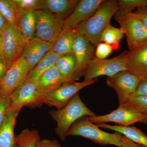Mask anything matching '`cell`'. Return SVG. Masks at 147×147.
I'll return each instance as SVG.
<instances>
[{
  "instance_id": "1",
  "label": "cell",
  "mask_w": 147,
  "mask_h": 147,
  "mask_svg": "<svg viewBox=\"0 0 147 147\" xmlns=\"http://www.w3.org/2000/svg\"><path fill=\"white\" fill-rule=\"evenodd\" d=\"M118 7L116 0L104 1L94 14L83 21L74 29L76 33L83 35L96 47L101 42L102 32L110 25L111 19Z\"/></svg>"
},
{
  "instance_id": "2",
  "label": "cell",
  "mask_w": 147,
  "mask_h": 147,
  "mask_svg": "<svg viewBox=\"0 0 147 147\" xmlns=\"http://www.w3.org/2000/svg\"><path fill=\"white\" fill-rule=\"evenodd\" d=\"M49 114L57 123L55 132L62 141L65 140L67 132L76 121L83 117L96 116L85 105L79 93L75 94L64 108L51 110Z\"/></svg>"
},
{
  "instance_id": "3",
  "label": "cell",
  "mask_w": 147,
  "mask_h": 147,
  "mask_svg": "<svg viewBox=\"0 0 147 147\" xmlns=\"http://www.w3.org/2000/svg\"><path fill=\"white\" fill-rule=\"evenodd\" d=\"M69 135L83 137L100 146L113 145L121 146L122 134L116 131L110 133L102 131L88 117H83L72 125L66 133V136Z\"/></svg>"
},
{
  "instance_id": "4",
  "label": "cell",
  "mask_w": 147,
  "mask_h": 147,
  "mask_svg": "<svg viewBox=\"0 0 147 147\" xmlns=\"http://www.w3.org/2000/svg\"><path fill=\"white\" fill-rule=\"evenodd\" d=\"M127 70L124 53L108 59L94 57L88 64L82 77L91 81L100 76H113L120 71Z\"/></svg>"
},
{
  "instance_id": "5",
  "label": "cell",
  "mask_w": 147,
  "mask_h": 147,
  "mask_svg": "<svg viewBox=\"0 0 147 147\" xmlns=\"http://www.w3.org/2000/svg\"><path fill=\"white\" fill-rule=\"evenodd\" d=\"M114 17L126 36L129 50L147 42V30L134 12Z\"/></svg>"
},
{
  "instance_id": "6",
  "label": "cell",
  "mask_w": 147,
  "mask_h": 147,
  "mask_svg": "<svg viewBox=\"0 0 147 147\" xmlns=\"http://www.w3.org/2000/svg\"><path fill=\"white\" fill-rule=\"evenodd\" d=\"M3 58L9 67L21 58L26 41L15 26L9 24L1 35Z\"/></svg>"
},
{
  "instance_id": "7",
  "label": "cell",
  "mask_w": 147,
  "mask_h": 147,
  "mask_svg": "<svg viewBox=\"0 0 147 147\" xmlns=\"http://www.w3.org/2000/svg\"><path fill=\"white\" fill-rule=\"evenodd\" d=\"M96 80L97 79H94L91 81L84 80L81 82H64L42 99L40 101L41 105L45 103L54 106L57 110L62 109L80 90L93 84Z\"/></svg>"
},
{
  "instance_id": "8",
  "label": "cell",
  "mask_w": 147,
  "mask_h": 147,
  "mask_svg": "<svg viewBox=\"0 0 147 147\" xmlns=\"http://www.w3.org/2000/svg\"><path fill=\"white\" fill-rule=\"evenodd\" d=\"M36 27L35 36L46 42L53 43L63 28V19L43 10L36 11Z\"/></svg>"
},
{
  "instance_id": "9",
  "label": "cell",
  "mask_w": 147,
  "mask_h": 147,
  "mask_svg": "<svg viewBox=\"0 0 147 147\" xmlns=\"http://www.w3.org/2000/svg\"><path fill=\"white\" fill-rule=\"evenodd\" d=\"M88 117L92 122L96 124L114 122L121 126H130L138 122L147 124L146 115L123 105L119 106L117 109L107 115Z\"/></svg>"
},
{
  "instance_id": "10",
  "label": "cell",
  "mask_w": 147,
  "mask_h": 147,
  "mask_svg": "<svg viewBox=\"0 0 147 147\" xmlns=\"http://www.w3.org/2000/svg\"><path fill=\"white\" fill-rule=\"evenodd\" d=\"M140 80L137 76L127 70H124L107 77V86L115 90L119 106L124 105L137 90Z\"/></svg>"
},
{
  "instance_id": "11",
  "label": "cell",
  "mask_w": 147,
  "mask_h": 147,
  "mask_svg": "<svg viewBox=\"0 0 147 147\" xmlns=\"http://www.w3.org/2000/svg\"><path fill=\"white\" fill-rule=\"evenodd\" d=\"M30 70L22 57L14 62L0 81L1 94L4 96H9L15 89L25 82Z\"/></svg>"
},
{
  "instance_id": "12",
  "label": "cell",
  "mask_w": 147,
  "mask_h": 147,
  "mask_svg": "<svg viewBox=\"0 0 147 147\" xmlns=\"http://www.w3.org/2000/svg\"><path fill=\"white\" fill-rule=\"evenodd\" d=\"M95 46L83 35L76 33L74 43L73 53L76 61L74 81L79 80L88 64L94 57Z\"/></svg>"
},
{
  "instance_id": "13",
  "label": "cell",
  "mask_w": 147,
  "mask_h": 147,
  "mask_svg": "<svg viewBox=\"0 0 147 147\" xmlns=\"http://www.w3.org/2000/svg\"><path fill=\"white\" fill-rule=\"evenodd\" d=\"M124 53L127 70L140 81L147 79V42Z\"/></svg>"
},
{
  "instance_id": "14",
  "label": "cell",
  "mask_w": 147,
  "mask_h": 147,
  "mask_svg": "<svg viewBox=\"0 0 147 147\" xmlns=\"http://www.w3.org/2000/svg\"><path fill=\"white\" fill-rule=\"evenodd\" d=\"M104 1H79L71 14L64 21L63 30H74L80 23L91 17Z\"/></svg>"
},
{
  "instance_id": "15",
  "label": "cell",
  "mask_w": 147,
  "mask_h": 147,
  "mask_svg": "<svg viewBox=\"0 0 147 147\" xmlns=\"http://www.w3.org/2000/svg\"><path fill=\"white\" fill-rule=\"evenodd\" d=\"M36 94V82L26 80L9 96L11 102L9 111L22 108L26 105L34 106Z\"/></svg>"
},
{
  "instance_id": "16",
  "label": "cell",
  "mask_w": 147,
  "mask_h": 147,
  "mask_svg": "<svg viewBox=\"0 0 147 147\" xmlns=\"http://www.w3.org/2000/svg\"><path fill=\"white\" fill-rule=\"evenodd\" d=\"M63 83L61 76L55 65L45 71L36 82L37 94L34 106L41 105V100Z\"/></svg>"
},
{
  "instance_id": "17",
  "label": "cell",
  "mask_w": 147,
  "mask_h": 147,
  "mask_svg": "<svg viewBox=\"0 0 147 147\" xmlns=\"http://www.w3.org/2000/svg\"><path fill=\"white\" fill-rule=\"evenodd\" d=\"M52 45L53 43L34 37L26 43L21 57L32 69L46 53L51 51Z\"/></svg>"
},
{
  "instance_id": "18",
  "label": "cell",
  "mask_w": 147,
  "mask_h": 147,
  "mask_svg": "<svg viewBox=\"0 0 147 147\" xmlns=\"http://www.w3.org/2000/svg\"><path fill=\"white\" fill-rule=\"evenodd\" d=\"M21 109L17 108L8 111L0 127V147H16L14 127L16 118Z\"/></svg>"
},
{
  "instance_id": "19",
  "label": "cell",
  "mask_w": 147,
  "mask_h": 147,
  "mask_svg": "<svg viewBox=\"0 0 147 147\" xmlns=\"http://www.w3.org/2000/svg\"><path fill=\"white\" fill-rule=\"evenodd\" d=\"M78 0H42L41 9L46 11L64 21L72 13Z\"/></svg>"
},
{
  "instance_id": "20",
  "label": "cell",
  "mask_w": 147,
  "mask_h": 147,
  "mask_svg": "<svg viewBox=\"0 0 147 147\" xmlns=\"http://www.w3.org/2000/svg\"><path fill=\"white\" fill-rule=\"evenodd\" d=\"M16 27L21 32L26 43L35 37L36 27V11L18 14Z\"/></svg>"
},
{
  "instance_id": "21",
  "label": "cell",
  "mask_w": 147,
  "mask_h": 147,
  "mask_svg": "<svg viewBox=\"0 0 147 147\" xmlns=\"http://www.w3.org/2000/svg\"><path fill=\"white\" fill-rule=\"evenodd\" d=\"M64 83L74 82L76 61L73 53L61 55L55 65Z\"/></svg>"
},
{
  "instance_id": "22",
  "label": "cell",
  "mask_w": 147,
  "mask_h": 147,
  "mask_svg": "<svg viewBox=\"0 0 147 147\" xmlns=\"http://www.w3.org/2000/svg\"><path fill=\"white\" fill-rule=\"evenodd\" d=\"M96 125L99 127L108 129L119 132L134 143L147 147V135L136 127L112 125L105 123L96 124Z\"/></svg>"
},
{
  "instance_id": "23",
  "label": "cell",
  "mask_w": 147,
  "mask_h": 147,
  "mask_svg": "<svg viewBox=\"0 0 147 147\" xmlns=\"http://www.w3.org/2000/svg\"><path fill=\"white\" fill-rule=\"evenodd\" d=\"M61 55L50 51L38 61L34 68L30 70L27 81L36 82L45 71L55 65Z\"/></svg>"
},
{
  "instance_id": "24",
  "label": "cell",
  "mask_w": 147,
  "mask_h": 147,
  "mask_svg": "<svg viewBox=\"0 0 147 147\" xmlns=\"http://www.w3.org/2000/svg\"><path fill=\"white\" fill-rule=\"evenodd\" d=\"M76 34L74 30H62L53 43L51 51L60 55L73 53Z\"/></svg>"
},
{
  "instance_id": "25",
  "label": "cell",
  "mask_w": 147,
  "mask_h": 147,
  "mask_svg": "<svg viewBox=\"0 0 147 147\" xmlns=\"http://www.w3.org/2000/svg\"><path fill=\"white\" fill-rule=\"evenodd\" d=\"M123 31L120 28L111 26H108L102 32L101 36V42H103L111 45L113 50H117L119 48L121 40L123 37Z\"/></svg>"
},
{
  "instance_id": "26",
  "label": "cell",
  "mask_w": 147,
  "mask_h": 147,
  "mask_svg": "<svg viewBox=\"0 0 147 147\" xmlns=\"http://www.w3.org/2000/svg\"><path fill=\"white\" fill-rule=\"evenodd\" d=\"M40 140L39 131L35 129H26L16 137V145L18 147H36Z\"/></svg>"
},
{
  "instance_id": "27",
  "label": "cell",
  "mask_w": 147,
  "mask_h": 147,
  "mask_svg": "<svg viewBox=\"0 0 147 147\" xmlns=\"http://www.w3.org/2000/svg\"><path fill=\"white\" fill-rule=\"evenodd\" d=\"M0 12L9 24L16 27L18 13L13 0H0Z\"/></svg>"
},
{
  "instance_id": "28",
  "label": "cell",
  "mask_w": 147,
  "mask_h": 147,
  "mask_svg": "<svg viewBox=\"0 0 147 147\" xmlns=\"http://www.w3.org/2000/svg\"><path fill=\"white\" fill-rule=\"evenodd\" d=\"M118 7L114 16H118L131 13L141 7H147V0H119Z\"/></svg>"
},
{
  "instance_id": "29",
  "label": "cell",
  "mask_w": 147,
  "mask_h": 147,
  "mask_svg": "<svg viewBox=\"0 0 147 147\" xmlns=\"http://www.w3.org/2000/svg\"><path fill=\"white\" fill-rule=\"evenodd\" d=\"M122 105L147 115V96H131Z\"/></svg>"
},
{
  "instance_id": "30",
  "label": "cell",
  "mask_w": 147,
  "mask_h": 147,
  "mask_svg": "<svg viewBox=\"0 0 147 147\" xmlns=\"http://www.w3.org/2000/svg\"><path fill=\"white\" fill-rule=\"evenodd\" d=\"M18 13L41 9L42 0H13Z\"/></svg>"
},
{
  "instance_id": "31",
  "label": "cell",
  "mask_w": 147,
  "mask_h": 147,
  "mask_svg": "<svg viewBox=\"0 0 147 147\" xmlns=\"http://www.w3.org/2000/svg\"><path fill=\"white\" fill-rule=\"evenodd\" d=\"M112 46L105 42H100L96 46L95 52V57L99 59H105L112 53Z\"/></svg>"
},
{
  "instance_id": "32",
  "label": "cell",
  "mask_w": 147,
  "mask_h": 147,
  "mask_svg": "<svg viewBox=\"0 0 147 147\" xmlns=\"http://www.w3.org/2000/svg\"><path fill=\"white\" fill-rule=\"evenodd\" d=\"M11 102L9 96H0V127L3 123L9 110Z\"/></svg>"
},
{
  "instance_id": "33",
  "label": "cell",
  "mask_w": 147,
  "mask_h": 147,
  "mask_svg": "<svg viewBox=\"0 0 147 147\" xmlns=\"http://www.w3.org/2000/svg\"><path fill=\"white\" fill-rule=\"evenodd\" d=\"M142 21L147 31V7H141L137 8L134 12Z\"/></svg>"
},
{
  "instance_id": "34",
  "label": "cell",
  "mask_w": 147,
  "mask_h": 147,
  "mask_svg": "<svg viewBox=\"0 0 147 147\" xmlns=\"http://www.w3.org/2000/svg\"><path fill=\"white\" fill-rule=\"evenodd\" d=\"M133 95L147 96V79L140 81Z\"/></svg>"
},
{
  "instance_id": "35",
  "label": "cell",
  "mask_w": 147,
  "mask_h": 147,
  "mask_svg": "<svg viewBox=\"0 0 147 147\" xmlns=\"http://www.w3.org/2000/svg\"><path fill=\"white\" fill-rule=\"evenodd\" d=\"M36 147H61L56 140L44 139L40 140L37 144Z\"/></svg>"
},
{
  "instance_id": "36",
  "label": "cell",
  "mask_w": 147,
  "mask_h": 147,
  "mask_svg": "<svg viewBox=\"0 0 147 147\" xmlns=\"http://www.w3.org/2000/svg\"><path fill=\"white\" fill-rule=\"evenodd\" d=\"M121 147H147L132 142L130 139L122 135L121 138Z\"/></svg>"
},
{
  "instance_id": "37",
  "label": "cell",
  "mask_w": 147,
  "mask_h": 147,
  "mask_svg": "<svg viewBox=\"0 0 147 147\" xmlns=\"http://www.w3.org/2000/svg\"><path fill=\"white\" fill-rule=\"evenodd\" d=\"M10 67L3 58H0V81L5 76Z\"/></svg>"
},
{
  "instance_id": "38",
  "label": "cell",
  "mask_w": 147,
  "mask_h": 147,
  "mask_svg": "<svg viewBox=\"0 0 147 147\" xmlns=\"http://www.w3.org/2000/svg\"><path fill=\"white\" fill-rule=\"evenodd\" d=\"M8 25L7 21L0 12V35H1Z\"/></svg>"
},
{
  "instance_id": "39",
  "label": "cell",
  "mask_w": 147,
  "mask_h": 147,
  "mask_svg": "<svg viewBox=\"0 0 147 147\" xmlns=\"http://www.w3.org/2000/svg\"><path fill=\"white\" fill-rule=\"evenodd\" d=\"M3 58L2 53V46L1 38L0 35V58Z\"/></svg>"
},
{
  "instance_id": "40",
  "label": "cell",
  "mask_w": 147,
  "mask_h": 147,
  "mask_svg": "<svg viewBox=\"0 0 147 147\" xmlns=\"http://www.w3.org/2000/svg\"><path fill=\"white\" fill-rule=\"evenodd\" d=\"M2 95H3L1 94V92H0V96H1Z\"/></svg>"
},
{
  "instance_id": "41",
  "label": "cell",
  "mask_w": 147,
  "mask_h": 147,
  "mask_svg": "<svg viewBox=\"0 0 147 147\" xmlns=\"http://www.w3.org/2000/svg\"><path fill=\"white\" fill-rule=\"evenodd\" d=\"M0 91H1V86H0Z\"/></svg>"
},
{
  "instance_id": "42",
  "label": "cell",
  "mask_w": 147,
  "mask_h": 147,
  "mask_svg": "<svg viewBox=\"0 0 147 147\" xmlns=\"http://www.w3.org/2000/svg\"><path fill=\"white\" fill-rule=\"evenodd\" d=\"M16 147H18L17 146H16Z\"/></svg>"
}]
</instances>
